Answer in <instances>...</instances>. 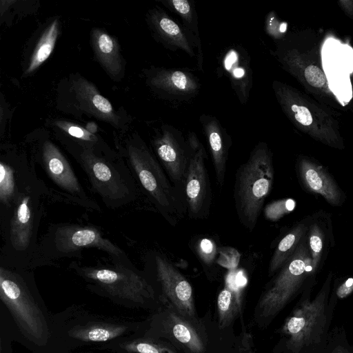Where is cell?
<instances>
[{
    "mask_svg": "<svg viewBox=\"0 0 353 353\" xmlns=\"http://www.w3.org/2000/svg\"><path fill=\"white\" fill-rule=\"evenodd\" d=\"M0 296L22 335L36 348H44L57 337V325L41 303L32 277L26 269L1 263Z\"/></svg>",
    "mask_w": 353,
    "mask_h": 353,
    "instance_id": "6da1fadb",
    "label": "cell"
},
{
    "mask_svg": "<svg viewBox=\"0 0 353 353\" xmlns=\"http://www.w3.org/2000/svg\"><path fill=\"white\" fill-rule=\"evenodd\" d=\"M50 194L47 186L38 177L20 194L9 218L1 225L3 240L1 263L30 268L39 246L37 234L44 214L43 199Z\"/></svg>",
    "mask_w": 353,
    "mask_h": 353,
    "instance_id": "7a4b0ae2",
    "label": "cell"
},
{
    "mask_svg": "<svg viewBox=\"0 0 353 353\" xmlns=\"http://www.w3.org/2000/svg\"><path fill=\"white\" fill-rule=\"evenodd\" d=\"M69 268L83 279L90 290L116 304L134 308L145 307L154 299L153 287L130 262L110 258V263L87 266L72 262Z\"/></svg>",
    "mask_w": 353,
    "mask_h": 353,
    "instance_id": "3957f363",
    "label": "cell"
},
{
    "mask_svg": "<svg viewBox=\"0 0 353 353\" xmlns=\"http://www.w3.org/2000/svg\"><path fill=\"white\" fill-rule=\"evenodd\" d=\"M272 154L268 144L259 142L248 161L237 170L234 197L238 217L252 232L258 221L264 202L274 183Z\"/></svg>",
    "mask_w": 353,
    "mask_h": 353,
    "instance_id": "277c9868",
    "label": "cell"
},
{
    "mask_svg": "<svg viewBox=\"0 0 353 353\" xmlns=\"http://www.w3.org/2000/svg\"><path fill=\"white\" fill-rule=\"evenodd\" d=\"M272 86L282 111L297 129L324 145L344 148L337 123L327 111L285 83L274 80Z\"/></svg>",
    "mask_w": 353,
    "mask_h": 353,
    "instance_id": "5b68a950",
    "label": "cell"
},
{
    "mask_svg": "<svg viewBox=\"0 0 353 353\" xmlns=\"http://www.w3.org/2000/svg\"><path fill=\"white\" fill-rule=\"evenodd\" d=\"M127 159L132 173L161 214L171 223L187 210L176 188L170 183L157 159L141 140L126 147Z\"/></svg>",
    "mask_w": 353,
    "mask_h": 353,
    "instance_id": "8992f818",
    "label": "cell"
},
{
    "mask_svg": "<svg viewBox=\"0 0 353 353\" xmlns=\"http://www.w3.org/2000/svg\"><path fill=\"white\" fill-rule=\"evenodd\" d=\"M94 248L116 260L130 262L124 251L90 226L57 224L50 227L39 243L30 268L62 257L77 256L85 248Z\"/></svg>",
    "mask_w": 353,
    "mask_h": 353,
    "instance_id": "52a82bcc",
    "label": "cell"
},
{
    "mask_svg": "<svg viewBox=\"0 0 353 353\" xmlns=\"http://www.w3.org/2000/svg\"><path fill=\"white\" fill-rule=\"evenodd\" d=\"M93 191L110 208L123 207L136 199L137 190L130 171L115 158L80 148L74 152Z\"/></svg>",
    "mask_w": 353,
    "mask_h": 353,
    "instance_id": "ba28073f",
    "label": "cell"
},
{
    "mask_svg": "<svg viewBox=\"0 0 353 353\" xmlns=\"http://www.w3.org/2000/svg\"><path fill=\"white\" fill-rule=\"evenodd\" d=\"M311 274L312 259L306 234L260 298L257 307L259 317L264 320L274 316Z\"/></svg>",
    "mask_w": 353,
    "mask_h": 353,
    "instance_id": "9c48e42d",
    "label": "cell"
},
{
    "mask_svg": "<svg viewBox=\"0 0 353 353\" xmlns=\"http://www.w3.org/2000/svg\"><path fill=\"white\" fill-rule=\"evenodd\" d=\"M187 139L192 155L184 181V199L189 217L203 219L208 216L211 203V188L205 164L207 154L195 133L189 132Z\"/></svg>",
    "mask_w": 353,
    "mask_h": 353,
    "instance_id": "30bf717a",
    "label": "cell"
},
{
    "mask_svg": "<svg viewBox=\"0 0 353 353\" xmlns=\"http://www.w3.org/2000/svg\"><path fill=\"white\" fill-rule=\"evenodd\" d=\"M67 322L57 325L58 336L74 345L90 343H110L130 338L132 325L114 320L90 317L88 314H72Z\"/></svg>",
    "mask_w": 353,
    "mask_h": 353,
    "instance_id": "8fae6325",
    "label": "cell"
},
{
    "mask_svg": "<svg viewBox=\"0 0 353 353\" xmlns=\"http://www.w3.org/2000/svg\"><path fill=\"white\" fill-rule=\"evenodd\" d=\"M158 161L163 167L177 191L183 185L192 148L183 134L170 125H163L152 141Z\"/></svg>",
    "mask_w": 353,
    "mask_h": 353,
    "instance_id": "7c38bea8",
    "label": "cell"
},
{
    "mask_svg": "<svg viewBox=\"0 0 353 353\" xmlns=\"http://www.w3.org/2000/svg\"><path fill=\"white\" fill-rule=\"evenodd\" d=\"M282 68L311 92L334 100L327 77L321 66L312 57L295 48L278 44L272 52Z\"/></svg>",
    "mask_w": 353,
    "mask_h": 353,
    "instance_id": "4fadbf2b",
    "label": "cell"
},
{
    "mask_svg": "<svg viewBox=\"0 0 353 353\" xmlns=\"http://www.w3.org/2000/svg\"><path fill=\"white\" fill-rule=\"evenodd\" d=\"M41 163L49 179L61 191V194L82 206L100 210L99 206L86 194L67 159L50 141L42 144Z\"/></svg>",
    "mask_w": 353,
    "mask_h": 353,
    "instance_id": "5bb4252c",
    "label": "cell"
},
{
    "mask_svg": "<svg viewBox=\"0 0 353 353\" xmlns=\"http://www.w3.org/2000/svg\"><path fill=\"white\" fill-rule=\"evenodd\" d=\"M154 262L157 277L165 298L182 318H192L195 307L190 283L165 256L157 254Z\"/></svg>",
    "mask_w": 353,
    "mask_h": 353,
    "instance_id": "9a60e30c",
    "label": "cell"
},
{
    "mask_svg": "<svg viewBox=\"0 0 353 353\" xmlns=\"http://www.w3.org/2000/svg\"><path fill=\"white\" fill-rule=\"evenodd\" d=\"M147 83L163 99L173 103L192 99L200 89L196 77L189 71L178 68H157L150 70Z\"/></svg>",
    "mask_w": 353,
    "mask_h": 353,
    "instance_id": "2e32d148",
    "label": "cell"
},
{
    "mask_svg": "<svg viewBox=\"0 0 353 353\" xmlns=\"http://www.w3.org/2000/svg\"><path fill=\"white\" fill-rule=\"evenodd\" d=\"M34 168L8 158L0 161V225L9 218L20 194L37 176Z\"/></svg>",
    "mask_w": 353,
    "mask_h": 353,
    "instance_id": "e0dca14e",
    "label": "cell"
},
{
    "mask_svg": "<svg viewBox=\"0 0 353 353\" xmlns=\"http://www.w3.org/2000/svg\"><path fill=\"white\" fill-rule=\"evenodd\" d=\"M296 170L299 181L303 188L314 194L323 196L330 205L341 206L345 195L336 181L322 165L307 157L298 158Z\"/></svg>",
    "mask_w": 353,
    "mask_h": 353,
    "instance_id": "ac0fdd59",
    "label": "cell"
},
{
    "mask_svg": "<svg viewBox=\"0 0 353 353\" xmlns=\"http://www.w3.org/2000/svg\"><path fill=\"white\" fill-rule=\"evenodd\" d=\"M147 21L154 37L164 47L172 51L180 50L191 57H196V52L183 26L163 9L157 6L149 10Z\"/></svg>",
    "mask_w": 353,
    "mask_h": 353,
    "instance_id": "d6986e66",
    "label": "cell"
},
{
    "mask_svg": "<svg viewBox=\"0 0 353 353\" xmlns=\"http://www.w3.org/2000/svg\"><path fill=\"white\" fill-rule=\"evenodd\" d=\"M221 67L241 104L247 103L252 88L250 58L239 46L226 50L221 61Z\"/></svg>",
    "mask_w": 353,
    "mask_h": 353,
    "instance_id": "ffe728a7",
    "label": "cell"
},
{
    "mask_svg": "<svg viewBox=\"0 0 353 353\" xmlns=\"http://www.w3.org/2000/svg\"><path fill=\"white\" fill-rule=\"evenodd\" d=\"M199 120L211 154L216 181L222 187L224 185L226 163L232 143L230 137L216 117L203 114Z\"/></svg>",
    "mask_w": 353,
    "mask_h": 353,
    "instance_id": "44dd1931",
    "label": "cell"
},
{
    "mask_svg": "<svg viewBox=\"0 0 353 353\" xmlns=\"http://www.w3.org/2000/svg\"><path fill=\"white\" fill-rule=\"evenodd\" d=\"M72 90L81 108L97 119L119 128L121 120L111 103L103 97L96 86L81 77L74 79Z\"/></svg>",
    "mask_w": 353,
    "mask_h": 353,
    "instance_id": "7402d4cb",
    "label": "cell"
},
{
    "mask_svg": "<svg viewBox=\"0 0 353 353\" xmlns=\"http://www.w3.org/2000/svg\"><path fill=\"white\" fill-rule=\"evenodd\" d=\"M308 248L312 259V274H316L326 259L329 248L334 245L331 219L328 215L312 216L307 232Z\"/></svg>",
    "mask_w": 353,
    "mask_h": 353,
    "instance_id": "603a6c76",
    "label": "cell"
},
{
    "mask_svg": "<svg viewBox=\"0 0 353 353\" xmlns=\"http://www.w3.org/2000/svg\"><path fill=\"white\" fill-rule=\"evenodd\" d=\"M93 51L100 64L116 79L123 69V59L117 40L103 30L94 28L91 32Z\"/></svg>",
    "mask_w": 353,
    "mask_h": 353,
    "instance_id": "cb8c5ba5",
    "label": "cell"
},
{
    "mask_svg": "<svg viewBox=\"0 0 353 353\" xmlns=\"http://www.w3.org/2000/svg\"><path fill=\"white\" fill-rule=\"evenodd\" d=\"M159 2L181 19L182 26L196 52L197 68L203 71V54L199 32L197 12L194 1L161 0Z\"/></svg>",
    "mask_w": 353,
    "mask_h": 353,
    "instance_id": "d4e9b609",
    "label": "cell"
},
{
    "mask_svg": "<svg viewBox=\"0 0 353 353\" xmlns=\"http://www.w3.org/2000/svg\"><path fill=\"white\" fill-rule=\"evenodd\" d=\"M311 220L312 216L304 218L294 225L281 239L270 261L269 276L280 270L294 254L307 234Z\"/></svg>",
    "mask_w": 353,
    "mask_h": 353,
    "instance_id": "484cf974",
    "label": "cell"
},
{
    "mask_svg": "<svg viewBox=\"0 0 353 353\" xmlns=\"http://www.w3.org/2000/svg\"><path fill=\"white\" fill-rule=\"evenodd\" d=\"M234 276L228 275L225 287L217 298V308L221 327L228 326L240 313L241 309V289L245 282H238Z\"/></svg>",
    "mask_w": 353,
    "mask_h": 353,
    "instance_id": "4316f807",
    "label": "cell"
},
{
    "mask_svg": "<svg viewBox=\"0 0 353 353\" xmlns=\"http://www.w3.org/2000/svg\"><path fill=\"white\" fill-rule=\"evenodd\" d=\"M59 33V23L54 19L42 33L30 59L26 74L34 72L52 54Z\"/></svg>",
    "mask_w": 353,
    "mask_h": 353,
    "instance_id": "83f0119b",
    "label": "cell"
},
{
    "mask_svg": "<svg viewBox=\"0 0 353 353\" xmlns=\"http://www.w3.org/2000/svg\"><path fill=\"white\" fill-rule=\"evenodd\" d=\"M170 325L173 336L192 353H202L204 345L194 328L181 316L169 313Z\"/></svg>",
    "mask_w": 353,
    "mask_h": 353,
    "instance_id": "f1b7e54d",
    "label": "cell"
},
{
    "mask_svg": "<svg viewBox=\"0 0 353 353\" xmlns=\"http://www.w3.org/2000/svg\"><path fill=\"white\" fill-rule=\"evenodd\" d=\"M103 347L119 353H176L168 347L143 339L126 338Z\"/></svg>",
    "mask_w": 353,
    "mask_h": 353,
    "instance_id": "f546056e",
    "label": "cell"
},
{
    "mask_svg": "<svg viewBox=\"0 0 353 353\" xmlns=\"http://www.w3.org/2000/svg\"><path fill=\"white\" fill-rule=\"evenodd\" d=\"M294 205V201L290 199L273 201L265 208V217L272 221H277L291 212Z\"/></svg>",
    "mask_w": 353,
    "mask_h": 353,
    "instance_id": "4dcf8cb0",
    "label": "cell"
},
{
    "mask_svg": "<svg viewBox=\"0 0 353 353\" xmlns=\"http://www.w3.org/2000/svg\"><path fill=\"white\" fill-rule=\"evenodd\" d=\"M265 27L267 32L276 39H281L286 30V24L280 22L273 12L267 15Z\"/></svg>",
    "mask_w": 353,
    "mask_h": 353,
    "instance_id": "1f68e13d",
    "label": "cell"
},
{
    "mask_svg": "<svg viewBox=\"0 0 353 353\" xmlns=\"http://www.w3.org/2000/svg\"><path fill=\"white\" fill-rule=\"evenodd\" d=\"M199 252L202 259L207 263L213 261L215 254V245L208 239H203L199 245Z\"/></svg>",
    "mask_w": 353,
    "mask_h": 353,
    "instance_id": "d6a6232c",
    "label": "cell"
},
{
    "mask_svg": "<svg viewBox=\"0 0 353 353\" xmlns=\"http://www.w3.org/2000/svg\"><path fill=\"white\" fill-rule=\"evenodd\" d=\"M305 325V319L303 316H293L287 323L288 332L295 336L301 332Z\"/></svg>",
    "mask_w": 353,
    "mask_h": 353,
    "instance_id": "836d02e7",
    "label": "cell"
},
{
    "mask_svg": "<svg viewBox=\"0 0 353 353\" xmlns=\"http://www.w3.org/2000/svg\"><path fill=\"white\" fill-rule=\"evenodd\" d=\"M353 291V279H348L337 290L336 294L340 298H344Z\"/></svg>",
    "mask_w": 353,
    "mask_h": 353,
    "instance_id": "e575fe53",
    "label": "cell"
},
{
    "mask_svg": "<svg viewBox=\"0 0 353 353\" xmlns=\"http://www.w3.org/2000/svg\"><path fill=\"white\" fill-rule=\"evenodd\" d=\"M338 4L347 16L353 19V0H341Z\"/></svg>",
    "mask_w": 353,
    "mask_h": 353,
    "instance_id": "d590c367",
    "label": "cell"
},
{
    "mask_svg": "<svg viewBox=\"0 0 353 353\" xmlns=\"http://www.w3.org/2000/svg\"><path fill=\"white\" fill-rule=\"evenodd\" d=\"M85 128L90 133L95 134L97 131V125L94 122H89L86 124Z\"/></svg>",
    "mask_w": 353,
    "mask_h": 353,
    "instance_id": "8d00e7d4",
    "label": "cell"
}]
</instances>
